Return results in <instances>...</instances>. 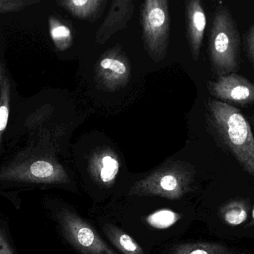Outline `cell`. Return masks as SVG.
I'll use <instances>...</instances> for the list:
<instances>
[{
  "mask_svg": "<svg viewBox=\"0 0 254 254\" xmlns=\"http://www.w3.org/2000/svg\"><path fill=\"white\" fill-rule=\"evenodd\" d=\"M249 119H250L251 122H252V124L253 125L254 128V116H250Z\"/></svg>",
  "mask_w": 254,
  "mask_h": 254,
  "instance_id": "cell-21",
  "label": "cell"
},
{
  "mask_svg": "<svg viewBox=\"0 0 254 254\" xmlns=\"http://www.w3.org/2000/svg\"><path fill=\"white\" fill-rule=\"evenodd\" d=\"M197 189L195 169L186 164H172L144 175L130 177L117 196L154 195L177 201L187 199Z\"/></svg>",
  "mask_w": 254,
  "mask_h": 254,
  "instance_id": "cell-3",
  "label": "cell"
},
{
  "mask_svg": "<svg viewBox=\"0 0 254 254\" xmlns=\"http://www.w3.org/2000/svg\"><path fill=\"white\" fill-rule=\"evenodd\" d=\"M162 1H146L144 11V31L151 42L158 41L167 28V14Z\"/></svg>",
  "mask_w": 254,
  "mask_h": 254,
  "instance_id": "cell-10",
  "label": "cell"
},
{
  "mask_svg": "<svg viewBox=\"0 0 254 254\" xmlns=\"http://www.w3.org/2000/svg\"><path fill=\"white\" fill-rule=\"evenodd\" d=\"M246 55L254 68V25H251L245 37Z\"/></svg>",
  "mask_w": 254,
  "mask_h": 254,
  "instance_id": "cell-16",
  "label": "cell"
},
{
  "mask_svg": "<svg viewBox=\"0 0 254 254\" xmlns=\"http://www.w3.org/2000/svg\"><path fill=\"white\" fill-rule=\"evenodd\" d=\"M186 201L123 195L95 207L150 252L176 240L186 230L190 216Z\"/></svg>",
  "mask_w": 254,
  "mask_h": 254,
  "instance_id": "cell-1",
  "label": "cell"
},
{
  "mask_svg": "<svg viewBox=\"0 0 254 254\" xmlns=\"http://www.w3.org/2000/svg\"><path fill=\"white\" fill-rule=\"evenodd\" d=\"M207 18L201 1H191L188 5V34L191 51L195 60L198 58L202 43Z\"/></svg>",
  "mask_w": 254,
  "mask_h": 254,
  "instance_id": "cell-9",
  "label": "cell"
},
{
  "mask_svg": "<svg viewBox=\"0 0 254 254\" xmlns=\"http://www.w3.org/2000/svg\"><path fill=\"white\" fill-rule=\"evenodd\" d=\"M0 180L52 186L73 193H79L80 185L61 166L46 160H38L29 165L9 170Z\"/></svg>",
  "mask_w": 254,
  "mask_h": 254,
  "instance_id": "cell-6",
  "label": "cell"
},
{
  "mask_svg": "<svg viewBox=\"0 0 254 254\" xmlns=\"http://www.w3.org/2000/svg\"><path fill=\"white\" fill-rule=\"evenodd\" d=\"M161 254H236L225 245L212 242L170 243L163 247Z\"/></svg>",
  "mask_w": 254,
  "mask_h": 254,
  "instance_id": "cell-11",
  "label": "cell"
},
{
  "mask_svg": "<svg viewBox=\"0 0 254 254\" xmlns=\"http://www.w3.org/2000/svg\"><path fill=\"white\" fill-rule=\"evenodd\" d=\"M251 227H254V207L252 210V219H251L250 222L246 225V228H251Z\"/></svg>",
  "mask_w": 254,
  "mask_h": 254,
  "instance_id": "cell-20",
  "label": "cell"
},
{
  "mask_svg": "<svg viewBox=\"0 0 254 254\" xmlns=\"http://www.w3.org/2000/svg\"><path fill=\"white\" fill-rule=\"evenodd\" d=\"M210 94L227 104L248 106L254 104V84L237 73L220 76L208 84Z\"/></svg>",
  "mask_w": 254,
  "mask_h": 254,
  "instance_id": "cell-7",
  "label": "cell"
},
{
  "mask_svg": "<svg viewBox=\"0 0 254 254\" xmlns=\"http://www.w3.org/2000/svg\"><path fill=\"white\" fill-rule=\"evenodd\" d=\"M8 107L5 104L0 106V131H4L8 119Z\"/></svg>",
  "mask_w": 254,
  "mask_h": 254,
  "instance_id": "cell-18",
  "label": "cell"
},
{
  "mask_svg": "<svg viewBox=\"0 0 254 254\" xmlns=\"http://www.w3.org/2000/svg\"><path fill=\"white\" fill-rule=\"evenodd\" d=\"M58 228L64 240L80 254H120L100 234L93 224L83 217L74 206L62 201L52 205Z\"/></svg>",
  "mask_w": 254,
  "mask_h": 254,
  "instance_id": "cell-5",
  "label": "cell"
},
{
  "mask_svg": "<svg viewBox=\"0 0 254 254\" xmlns=\"http://www.w3.org/2000/svg\"><path fill=\"white\" fill-rule=\"evenodd\" d=\"M0 254H13L11 248L0 232Z\"/></svg>",
  "mask_w": 254,
  "mask_h": 254,
  "instance_id": "cell-19",
  "label": "cell"
},
{
  "mask_svg": "<svg viewBox=\"0 0 254 254\" xmlns=\"http://www.w3.org/2000/svg\"><path fill=\"white\" fill-rule=\"evenodd\" d=\"M65 3L68 4V7L72 10L73 13L80 16H85L89 14L96 7L99 1L77 0V1H67Z\"/></svg>",
  "mask_w": 254,
  "mask_h": 254,
  "instance_id": "cell-13",
  "label": "cell"
},
{
  "mask_svg": "<svg viewBox=\"0 0 254 254\" xmlns=\"http://www.w3.org/2000/svg\"><path fill=\"white\" fill-rule=\"evenodd\" d=\"M91 222L108 244L120 254H150L131 236L95 207L90 212Z\"/></svg>",
  "mask_w": 254,
  "mask_h": 254,
  "instance_id": "cell-8",
  "label": "cell"
},
{
  "mask_svg": "<svg viewBox=\"0 0 254 254\" xmlns=\"http://www.w3.org/2000/svg\"><path fill=\"white\" fill-rule=\"evenodd\" d=\"M101 68L104 70H109L113 73L119 75H123L126 73L127 67L123 63L118 60L112 59V58H105L101 62Z\"/></svg>",
  "mask_w": 254,
  "mask_h": 254,
  "instance_id": "cell-15",
  "label": "cell"
},
{
  "mask_svg": "<svg viewBox=\"0 0 254 254\" xmlns=\"http://www.w3.org/2000/svg\"><path fill=\"white\" fill-rule=\"evenodd\" d=\"M52 35L55 41H66L71 37V31L65 25H58L52 28Z\"/></svg>",
  "mask_w": 254,
  "mask_h": 254,
  "instance_id": "cell-17",
  "label": "cell"
},
{
  "mask_svg": "<svg viewBox=\"0 0 254 254\" xmlns=\"http://www.w3.org/2000/svg\"><path fill=\"white\" fill-rule=\"evenodd\" d=\"M36 1H7L0 0V13L14 11L20 10L22 7H26L28 4L36 3Z\"/></svg>",
  "mask_w": 254,
  "mask_h": 254,
  "instance_id": "cell-14",
  "label": "cell"
},
{
  "mask_svg": "<svg viewBox=\"0 0 254 254\" xmlns=\"http://www.w3.org/2000/svg\"><path fill=\"white\" fill-rule=\"evenodd\" d=\"M240 31L226 5L215 12L209 43V56L213 73L219 76L236 73L240 68Z\"/></svg>",
  "mask_w": 254,
  "mask_h": 254,
  "instance_id": "cell-4",
  "label": "cell"
},
{
  "mask_svg": "<svg viewBox=\"0 0 254 254\" xmlns=\"http://www.w3.org/2000/svg\"><path fill=\"white\" fill-rule=\"evenodd\" d=\"M208 119L219 146L254 177V137L240 109L216 99L208 101Z\"/></svg>",
  "mask_w": 254,
  "mask_h": 254,
  "instance_id": "cell-2",
  "label": "cell"
},
{
  "mask_svg": "<svg viewBox=\"0 0 254 254\" xmlns=\"http://www.w3.org/2000/svg\"><path fill=\"white\" fill-rule=\"evenodd\" d=\"M250 201L244 198H235L222 204L219 208L221 220L231 227H237L244 224L249 219Z\"/></svg>",
  "mask_w": 254,
  "mask_h": 254,
  "instance_id": "cell-12",
  "label": "cell"
}]
</instances>
